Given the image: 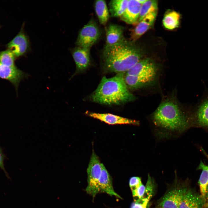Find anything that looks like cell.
<instances>
[{
	"label": "cell",
	"instance_id": "obj_17",
	"mask_svg": "<svg viewBox=\"0 0 208 208\" xmlns=\"http://www.w3.org/2000/svg\"><path fill=\"white\" fill-rule=\"evenodd\" d=\"M101 166V172L99 182V192H105L110 196H114L122 199L114 191L111 177L102 163Z\"/></svg>",
	"mask_w": 208,
	"mask_h": 208
},
{
	"label": "cell",
	"instance_id": "obj_16",
	"mask_svg": "<svg viewBox=\"0 0 208 208\" xmlns=\"http://www.w3.org/2000/svg\"><path fill=\"white\" fill-rule=\"evenodd\" d=\"M124 31V28L121 26L114 24L109 25L106 29L105 45H113L125 41Z\"/></svg>",
	"mask_w": 208,
	"mask_h": 208
},
{
	"label": "cell",
	"instance_id": "obj_24",
	"mask_svg": "<svg viewBox=\"0 0 208 208\" xmlns=\"http://www.w3.org/2000/svg\"><path fill=\"white\" fill-rule=\"evenodd\" d=\"M16 57L12 51L8 49L0 52V62L6 66L14 67Z\"/></svg>",
	"mask_w": 208,
	"mask_h": 208
},
{
	"label": "cell",
	"instance_id": "obj_29",
	"mask_svg": "<svg viewBox=\"0 0 208 208\" xmlns=\"http://www.w3.org/2000/svg\"><path fill=\"white\" fill-rule=\"evenodd\" d=\"M3 159L4 156L1 150L0 149V167L4 170Z\"/></svg>",
	"mask_w": 208,
	"mask_h": 208
},
{
	"label": "cell",
	"instance_id": "obj_2",
	"mask_svg": "<svg viewBox=\"0 0 208 208\" xmlns=\"http://www.w3.org/2000/svg\"><path fill=\"white\" fill-rule=\"evenodd\" d=\"M103 68L107 72L125 73L140 60L141 51L133 42L126 40L105 45L102 52Z\"/></svg>",
	"mask_w": 208,
	"mask_h": 208
},
{
	"label": "cell",
	"instance_id": "obj_6",
	"mask_svg": "<svg viewBox=\"0 0 208 208\" xmlns=\"http://www.w3.org/2000/svg\"><path fill=\"white\" fill-rule=\"evenodd\" d=\"M90 48L77 46L72 50L71 53L76 66V71L70 79L83 71L90 64Z\"/></svg>",
	"mask_w": 208,
	"mask_h": 208
},
{
	"label": "cell",
	"instance_id": "obj_27",
	"mask_svg": "<svg viewBox=\"0 0 208 208\" xmlns=\"http://www.w3.org/2000/svg\"><path fill=\"white\" fill-rule=\"evenodd\" d=\"M150 199L144 197L142 199L134 201L131 208H146Z\"/></svg>",
	"mask_w": 208,
	"mask_h": 208
},
{
	"label": "cell",
	"instance_id": "obj_30",
	"mask_svg": "<svg viewBox=\"0 0 208 208\" xmlns=\"http://www.w3.org/2000/svg\"><path fill=\"white\" fill-rule=\"evenodd\" d=\"M208 208V186L207 187L205 196V202L204 205V208Z\"/></svg>",
	"mask_w": 208,
	"mask_h": 208
},
{
	"label": "cell",
	"instance_id": "obj_26",
	"mask_svg": "<svg viewBox=\"0 0 208 208\" xmlns=\"http://www.w3.org/2000/svg\"><path fill=\"white\" fill-rule=\"evenodd\" d=\"M152 179L148 174L147 183L145 186V191L144 197L151 198L152 196L154 190L153 184Z\"/></svg>",
	"mask_w": 208,
	"mask_h": 208
},
{
	"label": "cell",
	"instance_id": "obj_8",
	"mask_svg": "<svg viewBox=\"0 0 208 208\" xmlns=\"http://www.w3.org/2000/svg\"><path fill=\"white\" fill-rule=\"evenodd\" d=\"M28 77V74L19 69L16 66H8L0 62V78L10 81L16 90L20 81Z\"/></svg>",
	"mask_w": 208,
	"mask_h": 208
},
{
	"label": "cell",
	"instance_id": "obj_31",
	"mask_svg": "<svg viewBox=\"0 0 208 208\" xmlns=\"http://www.w3.org/2000/svg\"><path fill=\"white\" fill-rule=\"evenodd\" d=\"M137 1L142 4L146 2L147 0H137Z\"/></svg>",
	"mask_w": 208,
	"mask_h": 208
},
{
	"label": "cell",
	"instance_id": "obj_1",
	"mask_svg": "<svg viewBox=\"0 0 208 208\" xmlns=\"http://www.w3.org/2000/svg\"><path fill=\"white\" fill-rule=\"evenodd\" d=\"M151 129L157 142L178 138L193 122L191 111L182 109L173 99L163 101L151 117Z\"/></svg>",
	"mask_w": 208,
	"mask_h": 208
},
{
	"label": "cell",
	"instance_id": "obj_3",
	"mask_svg": "<svg viewBox=\"0 0 208 208\" xmlns=\"http://www.w3.org/2000/svg\"><path fill=\"white\" fill-rule=\"evenodd\" d=\"M114 77H103L91 96L92 100L106 105H120L135 100V97L129 90L124 79V74Z\"/></svg>",
	"mask_w": 208,
	"mask_h": 208
},
{
	"label": "cell",
	"instance_id": "obj_4",
	"mask_svg": "<svg viewBox=\"0 0 208 208\" xmlns=\"http://www.w3.org/2000/svg\"><path fill=\"white\" fill-rule=\"evenodd\" d=\"M101 164L99 157L93 151L87 170L88 185L86 191L93 198L99 192V182L101 172Z\"/></svg>",
	"mask_w": 208,
	"mask_h": 208
},
{
	"label": "cell",
	"instance_id": "obj_28",
	"mask_svg": "<svg viewBox=\"0 0 208 208\" xmlns=\"http://www.w3.org/2000/svg\"><path fill=\"white\" fill-rule=\"evenodd\" d=\"M141 183V178L138 177H133L129 181V185L131 191L138 187Z\"/></svg>",
	"mask_w": 208,
	"mask_h": 208
},
{
	"label": "cell",
	"instance_id": "obj_14",
	"mask_svg": "<svg viewBox=\"0 0 208 208\" xmlns=\"http://www.w3.org/2000/svg\"><path fill=\"white\" fill-rule=\"evenodd\" d=\"M142 4L137 0H129L127 8L120 17L121 20L131 25L138 22Z\"/></svg>",
	"mask_w": 208,
	"mask_h": 208
},
{
	"label": "cell",
	"instance_id": "obj_11",
	"mask_svg": "<svg viewBox=\"0 0 208 208\" xmlns=\"http://www.w3.org/2000/svg\"><path fill=\"white\" fill-rule=\"evenodd\" d=\"M187 188L183 187L173 188L163 197L159 207L161 208H179L181 198Z\"/></svg>",
	"mask_w": 208,
	"mask_h": 208
},
{
	"label": "cell",
	"instance_id": "obj_20",
	"mask_svg": "<svg viewBox=\"0 0 208 208\" xmlns=\"http://www.w3.org/2000/svg\"><path fill=\"white\" fill-rule=\"evenodd\" d=\"M129 0H112L109 3V11L112 17H120L125 12Z\"/></svg>",
	"mask_w": 208,
	"mask_h": 208
},
{
	"label": "cell",
	"instance_id": "obj_12",
	"mask_svg": "<svg viewBox=\"0 0 208 208\" xmlns=\"http://www.w3.org/2000/svg\"><path fill=\"white\" fill-rule=\"evenodd\" d=\"M7 46L16 57H19L25 54L29 49V40L23 30H21L8 44Z\"/></svg>",
	"mask_w": 208,
	"mask_h": 208
},
{
	"label": "cell",
	"instance_id": "obj_21",
	"mask_svg": "<svg viewBox=\"0 0 208 208\" xmlns=\"http://www.w3.org/2000/svg\"><path fill=\"white\" fill-rule=\"evenodd\" d=\"M198 169L202 170L199 179L198 183L200 194L203 200L205 205L206 193L208 186V166L205 165L201 161Z\"/></svg>",
	"mask_w": 208,
	"mask_h": 208
},
{
	"label": "cell",
	"instance_id": "obj_25",
	"mask_svg": "<svg viewBox=\"0 0 208 208\" xmlns=\"http://www.w3.org/2000/svg\"><path fill=\"white\" fill-rule=\"evenodd\" d=\"M145 187L141 183L138 187L132 191L134 201L140 200L144 198L145 193Z\"/></svg>",
	"mask_w": 208,
	"mask_h": 208
},
{
	"label": "cell",
	"instance_id": "obj_18",
	"mask_svg": "<svg viewBox=\"0 0 208 208\" xmlns=\"http://www.w3.org/2000/svg\"><path fill=\"white\" fill-rule=\"evenodd\" d=\"M155 77L124 75V79L127 86L132 89H137L148 85L153 81Z\"/></svg>",
	"mask_w": 208,
	"mask_h": 208
},
{
	"label": "cell",
	"instance_id": "obj_5",
	"mask_svg": "<svg viewBox=\"0 0 208 208\" xmlns=\"http://www.w3.org/2000/svg\"><path fill=\"white\" fill-rule=\"evenodd\" d=\"M100 35L98 26L92 19L79 31L76 44L77 46L91 48L99 39Z\"/></svg>",
	"mask_w": 208,
	"mask_h": 208
},
{
	"label": "cell",
	"instance_id": "obj_7",
	"mask_svg": "<svg viewBox=\"0 0 208 208\" xmlns=\"http://www.w3.org/2000/svg\"><path fill=\"white\" fill-rule=\"evenodd\" d=\"M193 122L208 127V92L205 93L191 111Z\"/></svg>",
	"mask_w": 208,
	"mask_h": 208
},
{
	"label": "cell",
	"instance_id": "obj_19",
	"mask_svg": "<svg viewBox=\"0 0 208 208\" xmlns=\"http://www.w3.org/2000/svg\"><path fill=\"white\" fill-rule=\"evenodd\" d=\"M94 7L95 12L100 23L103 25H105L109 18V14L105 1H96Z\"/></svg>",
	"mask_w": 208,
	"mask_h": 208
},
{
	"label": "cell",
	"instance_id": "obj_15",
	"mask_svg": "<svg viewBox=\"0 0 208 208\" xmlns=\"http://www.w3.org/2000/svg\"><path fill=\"white\" fill-rule=\"evenodd\" d=\"M157 12H155L147 14L138 22L131 32V38L133 41L137 40L151 27L155 20Z\"/></svg>",
	"mask_w": 208,
	"mask_h": 208
},
{
	"label": "cell",
	"instance_id": "obj_10",
	"mask_svg": "<svg viewBox=\"0 0 208 208\" xmlns=\"http://www.w3.org/2000/svg\"><path fill=\"white\" fill-rule=\"evenodd\" d=\"M88 116L98 119L109 125L127 124L138 126L140 122L109 113H99L87 112Z\"/></svg>",
	"mask_w": 208,
	"mask_h": 208
},
{
	"label": "cell",
	"instance_id": "obj_32",
	"mask_svg": "<svg viewBox=\"0 0 208 208\" xmlns=\"http://www.w3.org/2000/svg\"><path fill=\"white\" fill-rule=\"evenodd\" d=\"M158 208H161V207H159Z\"/></svg>",
	"mask_w": 208,
	"mask_h": 208
},
{
	"label": "cell",
	"instance_id": "obj_23",
	"mask_svg": "<svg viewBox=\"0 0 208 208\" xmlns=\"http://www.w3.org/2000/svg\"><path fill=\"white\" fill-rule=\"evenodd\" d=\"M157 1L147 0L142 4L138 22L147 14L157 11Z\"/></svg>",
	"mask_w": 208,
	"mask_h": 208
},
{
	"label": "cell",
	"instance_id": "obj_13",
	"mask_svg": "<svg viewBox=\"0 0 208 208\" xmlns=\"http://www.w3.org/2000/svg\"><path fill=\"white\" fill-rule=\"evenodd\" d=\"M200 194L191 189H187L181 200L179 208H204Z\"/></svg>",
	"mask_w": 208,
	"mask_h": 208
},
{
	"label": "cell",
	"instance_id": "obj_9",
	"mask_svg": "<svg viewBox=\"0 0 208 208\" xmlns=\"http://www.w3.org/2000/svg\"><path fill=\"white\" fill-rule=\"evenodd\" d=\"M157 70V66L153 61L146 58L140 60L125 73L129 75L156 76Z\"/></svg>",
	"mask_w": 208,
	"mask_h": 208
},
{
	"label": "cell",
	"instance_id": "obj_22",
	"mask_svg": "<svg viewBox=\"0 0 208 208\" xmlns=\"http://www.w3.org/2000/svg\"><path fill=\"white\" fill-rule=\"evenodd\" d=\"M180 15L178 12L172 11L166 14L163 20L164 27L172 30L178 27L179 24Z\"/></svg>",
	"mask_w": 208,
	"mask_h": 208
}]
</instances>
